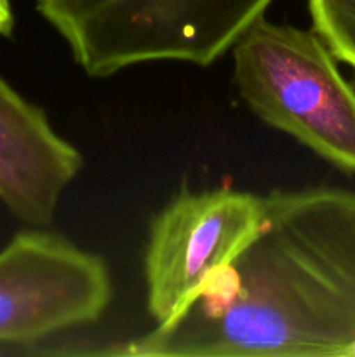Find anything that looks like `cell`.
I'll return each instance as SVG.
<instances>
[{
    "label": "cell",
    "mask_w": 355,
    "mask_h": 357,
    "mask_svg": "<svg viewBox=\"0 0 355 357\" xmlns=\"http://www.w3.org/2000/svg\"><path fill=\"white\" fill-rule=\"evenodd\" d=\"M141 357H355V192L274 190L256 234Z\"/></svg>",
    "instance_id": "obj_1"
},
{
    "label": "cell",
    "mask_w": 355,
    "mask_h": 357,
    "mask_svg": "<svg viewBox=\"0 0 355 357\" xmlns=\"http://www.w3.org/2000/svg\"><path fill=\"white\" fill-rule=\"evenodd\" d=\"M275 0H37L77 65L103 79L143 63L209 66Z\"/></svg>",
    "instance_id": "obj_2"
},
{
    "label": "cell",
    "mask_w": 355,
    "mask_h": 357,
    "mask_svg": "<svg viewBox=\"0 0 355 357\" xmlns=\"http://www.w3.org/2000/svg\"><path fill=\"white\" fill-rule=\"evenodd\" d=\"M232 56L240 98L261 122L355 173V87L313 28L263 16L235 42Z\"/></svg>",
    "instance_id": "obj_3"
},
{
    "label": "cell",
    "mask_w": 355,
    "mask_h": 357,
    "mask_svg": "<svg viewBox=\"0 0 355 357\" xmlns=\"http://www.w3.org/2000/svg\"><path fill=\"white\" fill-rule=\"evenodd\" d=\"M263 195L232 185L181 188L152 220L145 253L146 305L157 326L176 321L205 282L232 264L256 234Z\"/></svg>",
    "instance_id": "obj_4"
},
{
    "label": "cell",
    "mask_w": 355,
    "mask_h": 357,
    "mask_svg": "<svg viewBox=\"0 0 355 357\" xmlns=\"http://www.w3.org/2000/svg\"><path fill=\"white\" fill-rule=\"evenodd\" d=\"M111 296L103 258L56 234H17L0 251V354L96 323Z\"/></svg>",
    "instance_id": "obj_5"
},
{
    "label": "cell",
    "mask_w": 355,
    "mask_h": 357,
    "mask_svg": "<svg viewBox=\"0 0 355 357\" xmlns=\"http://www.w3.org/2000/svg\"><path fill=\"white\" fill-rule=\"evenodd\" d=\"M84 157L42 108L0 75V201L31 225H49Z\"/></svg>",
    "instance_id": "obj_6"
},
{
    "label": "cell",
    "mask_w": 355,
    "mask_h": 357,
    "mask_svg": "<svg viewBox=\"0 0 355 357\" xmlns=\"http://www.w3.org/2000/svg\"><path fill=\"white\" fill-rule=\"evenodd\" d=\"M308 10L334 58L355 68V0H308Z\"/></svg>",
    "instance_id": "obj_7"
},
{
    "label": "cell",
    "mask_w": 355,
    "mask_h": 357,
    "mask_svg": "<svg viewBox=\"0 0 355 357\" xmlns=\"http://www.w3.org/2000/svg\"><path fill=\"white\" fill-rule=\"evenodd\" d=\"M14 28V16L9 0H0V35L10 37Z\"/></svg>",
    "instance_id": "obj_8"
}]
</instances>
